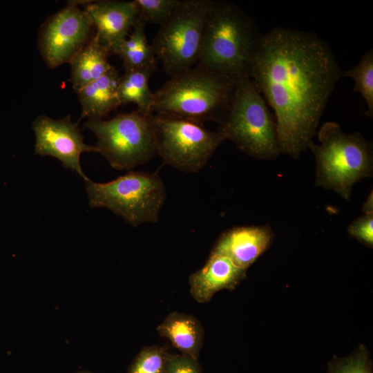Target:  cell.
Segmentation results:
<instances>
[{
  "instance_id": "obj_1",
  "label": "cell",
  "mask_w": 373,
  "mask_h": 373,
  "mask_svg": "<svg viewBox=\"0 0 373 373\" xmlns=\"http://www.w3.org/2000/svg\"><path fill=\"white\" fill-rule=\"evenodd\" d=\"M343 72L314 32L276 27L262 35L249 77L274 111L281 153L298 158L308 149Z\"/></svg>"
},
{
  "instance_id": "obj_2",
  "label": "cell",
  "mask_w": 373,
  "mask_h": 373,
  "mask_svg": "<svg viewBox=\"0 0 373 373\" xmlns=\"http://www.w3.org/2000/svg\"><path fill=\"white\" fill-rule=\"evenodd\" d=\"M262 37L253 18L238 6L213 1L197 64L235 82L249 77Z\"/></svg>"
},
{
  "instance_id": "obj_3",
  "label": "cell",
  "mask_w": 373,
  "mask_h": 373,
  "mask_svg": "<svg viewBox=\"0 0 373 373\" xmlns=\"http://www.w3.org/2000/svg\"><path fill=\"white\" fill-rule=\"evenodd\" d=\"M236 82L196 64L171 79L153 93L150 114L203 124H221L231 104Z\"/></svg>"
},
{
  "instance_id": "obj_4",
  "label": "cell",
  "mask_w": 373,
  "mask_h": 373,
  "mask_svg": "<svg viewBox=\"0 0 373 373\" xmlns=\"http://www.w3.org/2000/svg\"><path fill=\"white\" fill-rule=\"evenodd\" d=\"M318 138L321 144L312 141L308 146L316 160L315 184L350 200L354 184L372 175V142L358 131L344 133L334 122H325Z\"/></svg>"
},
{
  "instance_id": "obj_5",
  "label": "cell",
  "mask_w": 373,
  "mask_h": 373,
  "mask_svg": "<svg viewBox=\"0 0 373 373\" xmlns=\"http://www.w3.org/2000/svg\"><path fill=\"white\" fill-rule=\"evenodd\" d=\"M220 131L248 155L274 160L281 153L275 116L249 77L236 82L233 98Z\"/></svg>"
},
{
  "instance_id": "obj_6",
  "label": "cell",
  "mask_w": 373,
  "mask_h": 373,
  "mask_svg": "<svg viewBox=\"0 0 373 373\" xmlns=\"http://www.w3.org/2000/svg\"><path fill=\"white\" fill-rule=\"evenodd\" d=\"M85 189L90 207L108 209L133 227L157 222L166 198L157 173L129 171L104 183L88 178Z\"/></svg>"
},
{
  "instance_id": "obj_7",
  "label": "cell",
  "mask_w": 373,
  "mask_h": 373,
  "mask_svg": "<svg viewBox=\"0 0 373 373\" xmlns=\"http://www.w3.org/2000/svg\"><path fill=\"white\" fill-rule=\"evenodd\" d=\"M151 114L137 111L106 119H88L84 126L97 138V152L117 170L144 164L157 154Z\"/></svg>"
},
{
  "instance_id": "obj_8",
  "label": "cell",
  "mask_w": 373,
  "mask_h": 373,
  "mask_svg": "<svg viewBox=\"0 0 373 373\" xmlns=\"http://www.w3.org/2000/svg\"><path fill=\"white\" fill-rule=\"evenodd\" d=\"M213 0H181L173 15L160 28L151 44L164 71L171 77L195 66L204 27Z\"/></svg>"
},
{
  "instance_id": "obj_9",
  "label": "cell",
  "mask_w": 373,
  "mask_h": 373,
  "mask_svg": "<svg viewBox=\"0 0 373 373\" xmlns=\"http://www.w3.org/2000/svg\"><path fill=\"white\" fill-rule=\"evenodd\" d=\"M157 154L163 162L184 172L198 173L226 140L223 133L203 124L151 114Z\"/></svg>"
},
{
  "instance_id": "obj_10",
  "label": "cell",
  "mask_w": 373,
  "mask_h": 373,
  "mask_svg": "<svg viewBox=\"0 0 373 373\" xmlns=\"http://www.w3.org/2000/svg\"><path fill=\"white\" fill-rule=\"evenodd\" d=\"M94 30L84 9L72 1L48 18L39 29L38 47L48 68L54 69L69 63L93 37Z\"/></svg>"
},
{
  "instance_id": "obj_11",
  "label": "cell",
  "mask_w": 373,
  "mask_h": 373,
  "mask_svg": "<svg viewBox=\"0 0 373 373\" xmlns=\"http://www.w3.org/2000/svg\"><path fill=\"white\" fill-rule=\"evenodd\" d=\"M32 129L35 154L53 157L84 181L88 179L81 166L80 156L85 152H97V149L84 143L83 135L77 125L71 121L70 115L58 119L39 115L32 123Z\"/></svg>"
},
{
  "instance_id": "obj_12",
  "label": "cell",
  "mask_w": 373,
  "mask_h": 373,
  "mask_svg": "<svg viewBox=\"0 0 373 373\" xmlns=\"http://www.w3.org/2000/svg\"><path fill=\"white\" fill-rule=\"evenodd\" d=\"M84 10L93 21L95 34L111 54H116L139 17L134 1H91Z\"/></svg>"
},
{
  "instance_id": "obj_13",
  "label": "cell",
  "mask_w": 373,
  "mask_h": 373,
  "mask_svg": "<svg viewBox=\"0 0 373 373\" xmlns=\"http://www.w3.org/2000/svg\"><path fill=\"white\" fill-rule=\"evenodd\" d=\"M273 238L269 225L236 227L221 234L211 251L229 257L237 266L247 270L269 247Z\"/></svg>"
},
{
  "instance_id": "obj_14",
  "label": "cell",
  "mask_w": 373,
  "mask_h": 373,
  "mask_svg": "<svg viewBox=\"0 0 373 373\" xmlns=\"http://www.w3.org/2000/svg\"><path fill=\"white\" fill-rule=\"evenodd\" d=\"M246 272L229 257L211 251L204 267L189 278L190 294L198 303H207L218 291L236 288L246 278Z\"/></svg>"
},
{
  "instance_id": "obj_15",
  "label": "cell",
  "mask_w": 373,
  "mask_h": 373,
  "mask_svg": "<svg viewBox=\"0 0 373 373\" xmlns=\"http://www.w3.org/2000/svg\"><path fill=\"white\" fill-rule=\"evenodd\" d=\"M119 79L113 66L102 77L76 92L82 107V118L102 119L121 105L118 95Z\"/></svg>"
},
{
  "instance_id": "obj_16",
  "label": "cell",
  "mask_w": 373,
  "mask_h": 373,
  "mask_svg": "<svg viewBox=\"0 0 373 373\" xmlns=\"http://www.w3.org/2000/svg\"><path fill=\"white\" fill-rule=\"evenodd\" d=\"M157 331L160 336L167 338L181 354L198 359L203 345L204 329L194 316L171 312L157 325Z\"/></svg>"
},
{
  "instance_id": "obj_17",
  "label": "cell",
  "mask_w": 373,
  "mask_h": 373,
  "mask_svg": "<svg viewBox=\"0 0 373 373\" xmlns=\"http://www.w3.org/2000/svg\"><path fill=\"white\" fill-rule=\"evenodd\" d=\"M110 51L95 34L91 39L70 59V82L77 92L98 79L112 68L108 61Z\"/></svg>"
},
{
  "instance_id": "obj_18",
  "label": "cell",
  "mask_w": 373,
  "mask_h": 373,
  "mask_svg": "<svg viewBox=\"0 0 373 373\" xmlns=\"http://www.w3.org/2000/svg\"><path fill=\"white\" fill-rule=\"evenodd\" d=\"M146 24L139 16L131 35L115 54L122 60L125 70L157 68V59L146 37Z\"/></svg>"
},
{
  "instance_id": "obj_19",
  "label": "cell",
  "mask_w": 373,
  "mask_h": 373,
  "mask_svg": "<svg viewBox=\"0 0 373 373\" xmlns=\"http://www.w3.org/2000/svg\"><path fill=\"white\" fill-rule=\"evenodd\" d=\"M155 70V68H147L125 70L124 74L120 76L118 87L121 105L134 103L137 105V111L144 115L150 114L153 93L149 88V82Z\"/></svg>"
},
{
  "instance_id": "obj_20",
  "label": "cell",
  "mask_w": 373,
  "mask_h": 373,
  "mask_svg": "<svg viewBox=\"0 0 373 373\" xmlns=\"http://www.w3.org/2000/svg\"><path fill=\"white\" fill-rule=\"evenodd\" d=\"M343 77L354 79L353 90L360 93L366 102L365 115L373 117V49H369L361 58L358 64L343 72Z\"/></svg>"
},
{
  "instance_id": "obj_21",
  "label": "cell",
  "mask_w": 373,
  "mask_h": 373,
  "mask_svg": "<svg viewBox=\"0 0 373 373\" xmlns=\"http://www.w3.org/2000/svg\"><path fill=\"white\" fill-rule=\"evenodd\" d=\"M134 2L139 16L146 23L160 26L173 15L181 0H134Z\"/></svg>"
},
{
  "instance_id": "obj_22",
  "label": "cell",
  "mask_w": 373,
  "mask_h": 373,
  "mask_svg": "<svg viewBox=\"0 0 373 373\" xmlns=\"http://www.w3.org/2000/svg\"><path fill=\"white\" fill-rule=\"evenodd\" d=\"M166 354L163 347H144L133 359L127 373H165Z\"/></svg>"
},
{
  "instance_id": "obj_23",
  "label": "cell",
  "mask_w": 373,
  "mask_h": 373,
  "mask_svg": "<svg viewBox=\"0 0 373 373\" xmlns=\"http://www.w3.org/2000/svg\"><path fill=\"white\" fill-rule=\"evenodd\" d=\"M328 373H372V364L368 352L361 345L352 355L334 358L328 365Z\"/></svg>"
},
{
  "instance_id": "obj_24",
  "label": "cell",
  "mask_w": 373,
  "mask_h": 373,
  "mask_svg": "<svg viewBox=\"0 0 373 373\" xmlns=\"http://www.w3.org/2000/svg\"><path fill=\"white\" fill-rule=\"evenodd\" d=\"M349 235L369 247L373 246V214H363L352 222Z\"/></svg>"
},
{
  "instance_id": "obj_25",
  "label": "cell",
  "mask_w": 373,
  "mask_h": 373,
  "mask_svg": "<svg viewBox=\"0 0 373 373\" xmlns=\"http://www.w3.org/2000/svg\"><path fill=\"white\" fill-rule=\"evenodd\" d=\"M165 373H202L200 365L193 358L167 352Z\"/></svg>"
},
{
  "instance_id": "obj_26",
  "label": "cell",
  "mask_w": 373,
  "mask_h": 373,
  "mask_svg": "<svg viewBox=\"0 0 373 373\" xmlns=\"http://www.w3.org/2000/svg\"><path fill=\"white\" fill-rule=\"evenodd\" d=\"M362 211L363 214H373V195L372 191L368 195L366 200L365 201Z\"/></svg>"
},
{
  "instance_id": "obj_27",
  "label": "cell",
  "mask_w": 373,
  "mask_h": 373,
  "mask_svg": "<svg viewBox=\"0 0 373 373\" xmlns=\"http://www.w3.org/2000/svg\"><path fill=\"white\" fill-rule=\"evenodd\" d=\"M76 373H93V372H89V371H87V370H82V371H79Z\"/></svg>"
}]
</instances>
